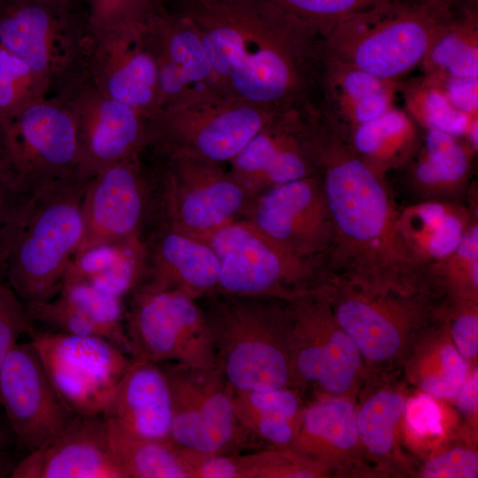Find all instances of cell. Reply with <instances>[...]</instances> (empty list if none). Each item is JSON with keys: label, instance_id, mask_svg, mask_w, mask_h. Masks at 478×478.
<instances>
[{"label": "cell", "instance_id": "ffe728a7", "mask_svg": "<svg viewBox=\"0 0 478 478\" xmlns=\"http://www.w3.org/2000/svg\"><path fill=\"white\" fill-rule=\"evenodd\" d=\"M0 406L16 442L28 452L51 440L71 415L55 393L31 341L17 343L1 366Z\"/></svg>", "mask_w": 478, "mask_h": 478}, {"label": "cell", "instance_id": "52a82bcc", "mask_svg": "<svg viewBox=\"0 0 478 478\" xmlns=\"http://www.w3.org/2000/svg\"><path fill=\"white\" fill-rule=\"evenodd\" d=\"M284 316L294 386L356 402L370 374L319 287L284 301Z\"/></svg>", "mask_w": 478, "mask_h": 478}, {"label": "cell", "instance_id": "cb8c5ba5", "mask_svg": "<svg viewBox=\"0 0 478 478\" xmlns=\"http://www.w3.org/2000/svg\"><path fill=\"white\" fill-rule=\"evenodd\" d=\"M12 478H125L103 415L71 414L58 433L16 464Z\"/></svg>", "mask_w": 478, "mask_h": 478}, {"label": "cell", "instance_id": "f546056e", "mask_svg": "<svg viewBox=\"0 0 478 478\" xmlns=\"http://www.w3.org/2000/svg\"><path fill=\"white\" fill-rule=\"evenodd\" d=\"M400 83L378 78L340 61L326 59L320 103L347 131L394 106Z\"/></svg>", "mask_w": 478, "mask_h": 478}, {"label": "cell", "instance_id": "7c38bea8", "mask_svg": "<svg viewBox=\"0 0 478 478\" xmlns=\"http://www.w3.org/2000/svg\"><path fill=\"white\" fill-rule=\"evenodd\" d=\"M127 297L131 356L158 364L214 368L215 351L198 300L172 290L136 287Z\"/></svg>", "mask_w": 478, "mask_h": 478}, {"label": "cell", "instance_id": "f1b7e54d", "mask_svg": "<svg viewBox=\"0 0 478 478\" xmlns=\"http://www.w3.org/2000/svg\"><path fill=\"white\" fill-rule=\"evenodd\" d=\"M476 219L474 203L420 201L398 210L397 227L412 259L426 275L427 266L453 251Z\"/></svg>", "mask_w": 478, "mask_h": 478}, {"label": "cell", "instance_id": "f6af8a7d", "mask_svg": "<svg viewBox=\"0 0 478 478\" xmlns=\"http://www.w3.org/2000/svg\"><path fill=\"white\" fill-rule=\"evenodd\" d=\"M454 346L469 365L478 354V301L446 297L441 312Z\"/></svg>", "mask_w": 478, "mask_h": 478}, {"label": "cell", "instance_id": "b9f144b4", "mask_svg": "<svg viewBox=\"0 0 478 478\" xmlns=\"http://www.w3.org/2000/svg\"><path fill=\"white\" fill-rule=\"evenodd\" d=\"M443 412L435 397L423 391L408 397L404 413L406 442L419 459L451 434L443 427Z\"/></svg>", "mask_w": 478, "mask_h": 478}, {"label": "cell", "instance_id": "836d02e7", "mask_svg": "<svg viewBox=\"0 0 478 478\" xmlns=\"http://www.w3.org/2000/svg\"><path fill=\"white\" fill-rule=\"evenodd\" d=\"M345 133L359 158L378 175L386 178L389 172L399 170L413 155L422 129L405 110L394 105Z\"/></svg>", "mask_w": 478, "mask_h": 478}, {"label": "cell", "instance_id": "d4e9b609", "mask_svg": "<svg viewBox=\"0 0 478 478\" xmlns=\"http://www.w3.org/2000/svg\"><path fill=\"white\" fill-rule=\"evenodd\" d=\"M290 446L326 466L333 476L379 477L363 451L356 403L350 398L313 397L305 405Z\"/></svg>", "mask_w": 478, "mask_h": 478}, {"label": "cell", "instance_id": "484cf974", "mask_svg": "<svg viewBox=\"0 0 478 478\" xmlns=\"http://www.w3.org/2000/svg\"><path fill=\"white\" fill-rule=\"evenodd\" d=\"M144 244L145 269L137 287L177 291L196 300L217 288L220 261L205 241L159 225L146 235Z\"/></svg>", "mask_w": 478, "mask_h": 478}, {"label": "cell", "instance_id": "11a10c76", "mask_svg": "<svg viewBox=\"0 0 478 478\" xmlns=\"http://www.w3.org/2000/svg\"><path fill=\"white\" fill-rule=\"evenodd\" d=\"M469 2H472V3H474V4H477V0H468Z\"/></svg>", "mask_w": 478, "mask_h": 478}, {"label": "cell", "instance_id": "bcb514c9", "mask_svg": "<svg viewBox=\"0 0 478 478\" xmlns=\"http://www.w3.org/2000/svg\"><path fill=\"white\" fill-rule=\"evenodd\" d=\"M33 329L27 310L7 282H0V369L18 338Z\"/></svg>", "mask_w": 478, "mask_h": 478}, {"label": "cell", "instance_id": "4fadbf2b", "mask_svg": "<svg viewBox=\"0 0 478 478\" xmlns=\"http://www.w3.org/2000/svg\"><path fill=\"white\" fill-rule=\"evenodd\" d=\"M31 343L66 410L75 415H104L131 356L99 336L60 332L30 333Z\"/></svg>", "mask_w": 478, "mask_h": 478}, {"label": "cell", "instance_id": "7bdbcfd3", "mask_svg": "<svg viewBox=\"0 0 478 478\" xmlns=\"http://www.w3.org/2000/svg\"><path fill=\"white\" fill-rule=\"evenodd\" d=\"M166 9L164 0H88L91 32L143 26Z\"/></svg>", "mask_w": 478, "mask_h": 478}, {"label": "cell", "instance_id": "8fae6325", "mask_svg": "<svg viewBox=\"0 0 478 478\" xmlns=\"http://www.w3.org/2000/svg\"><path fill=\"white\" fill-rule=\"evenodd\" d=\"M0 163L29 193L83 172L77 127L68 108L49 95L1 121Z\"/></svg>", "mask_w": 478, "mask_h": 478}, {"label": "cell", "instance_id": "1f68e13d", "mask_svg": "<svg viewBox=\"0 0 478 478\" xmlns=\"http://www.w3.org/2000/svg\"><path fill=\"white\" fill-rule=\"evenodd\" d=\"M469 367L454 346L440 314L413 348L401 374L412 388L436 398L454 400L469 374Z\"/></svg>", "mask_w": 478, "mask_h": 478}, {"label": "cell", "instance_id": "e0dca14e", "mask_svg": "<svg viewBox=\"0 0 478 478\" xmlns=\"http://www.w3.org/2000/svg\"><path fill=\"white\" fill-rule=\"evenodd\" d=\"M71 112L77 127L81 170L93 176L140 154L149 143V120L107 96L85 68L66 78L49 94Z\"/></svg>", "mask_w": 478, "mask_h": 478}, {"label": "cell", "instance_id": "7402d4cb", "mask_svg": "<svg viewBox=\"0 0 478 478\" xmlns=\"http://www.w3.org/2000/svg\"><path fill=\"white\" fill-rule=\"evenodd\" d=\"M144 26L91 32L84 68L100 90L150 120L158 114V81Z\"/></svg>", "mask_w": 478, "mask_h": 478}, {"label": "cell", "instance_id": "3957f363", "mask_svg": "<svg viewBox=\"0 0 478 478\" xmlns=\"http://www.w3.org/2000/svg\"><path fill=\"white\" fill-rule=\"evenodd\" d=\"M91 177L79 172L36 189L5 228L6 281L27 312L61 289L82 238V200Z\"/></svg>", "mask_w": 478, "mask_h": 478}, {"label": "cell", "instance_id": "ee69618b", "mask_svg": "<svg viewBox=\"0 0 478 478\" xmlns=\"http://www.w3.org/2000/svg\"><path fill=\"white\" fill-rule=\"evenodd\" d=\"M326 36L339 22L379 0H269Z\"/></svg>", "mask_w": 478, "mask_h": 478}, {"label": "cell", "instance_id": "ab89813d", "mask_svg": "<svg viewBox=\"0 0 478 478\" xmlns=\"http://www.w3.org/2000/svg\"><path fill=\"white\" fill-rule=\"evenodd\" d=\"M477 440L455 431L418 462L415 477L476 478L478 476Z\"/></svg>", "mask_w": 478, "mask_h": 478}, {"label": "cell", "instance_id": "9c48e42d", "mask_svg": "<svg viewBox=\"0 0 478 478\" xmlns=\"http://www.w3.org/2000/svg\"><path fill=\"white\" fill-rule=\"evenodd\" d=\"M90 41L87 0H0V46L50 93L84 67Z\"/></svg>", "mask_w": 478, "mask_h": 478}, {"label": "cell", "instance_id": "ba28073f", "mask_svg": "<svg viewBox=\"0 0 478 478\" xmlns=\"http://www.w3.org/2000/svg\"><path fill=\"white\" fill-rule=\"evenodd\" d=\"M146 147L155 177L157 227L204 240L242 218L251 197L223 165Z\"/></svg>", "mask_w": 478, "mask_h": 478}, {"label": "cell", "instance_id": "74e56055", "mask_svg": "<svg viewBox=\"0 0 478 478\" xmlns=\"http://www.w3.org/2000/svg\"><path fill=\"white\" fill-rule=\"evenodd\" d=\"M405 112L422 130H435L465 138L478 116L455 109L442 89L423 76L400 83Z\"/></svg>", "mask_w": 478, "mask_h": 478}, {"label": "cell", "instance_id": "83f0119b", "mask_svg": "<svg viewBox=\"0 0 478 478\" xmlns=\"http://www.w3.org/2000/svg\"><path fill=\"white\" fill-rule=\"evenodd\" d=\"M476 154L461 137L422 130L417 150L399 170L414 202H463L472 186Z\"/></svg>", "mask_w": 478, "mask_h": 478}, {"label": "cell", "instance_id": "f5cc1de1", "mask_svg": "<svg viewBox=\"0 0 478 478\" xmlns=\"http://www.w3.org/2000/svg\"><path fill=\"white\" fill-rule=\"evenodd\" d=\"M19 460H14L6 451L0 454V478L12 475V473Z\"/></svg>", "mask_w": 478, "mask_h": 478}, {"label": "cell", "instance_id": "f35d334b", "mask_svg": "<svg viewBox=\"0 0 478 478\" xmlns=\"http://www.w3.org/2000/svg\"><path fill=\"white\" fill-rule=\"evenodd\" d=\"M426 278L446 297L478 301V219L453 251L427 266Z\"/></svg>", "mask_w": 478, "mask_h": 478}, {"label": "cell", "instance_id": "e575fe53", "mask_svg": "<svg viewBox=\"0 0 478 478\" xmlns=\"http://www.w3.org/2000/svg\"><path fill=\"white\" fill-rule=\"evenodd\" d=\"M145 256L143 240L97 246L73 257L63 281H86L124 300L143 279Z\"/></svg>", "mask_w": 478, "mask_h": 478}, {"label": "cell", "instance_id": "681fc988", "mask_svg": "<svg viewBox=\"0 0 478 478\" xmlns=\"http://www.w3.org/2000/svg\"><path fill=\"white\" fill-rule=\"evenodd\" d=\"M31 194L0 164V231L5 230Z\"/></svg>", "mask_w": 478, "mask_h": 478}, {"label": "cell", "instance_id": "5b68a950", "mask_svg": "<svg viewBox=\"0 0 478 478\" xmlns=\"http://www.w3.org/2000/svg\"><path fill=\"white\" fill-rule=\"evenodd\" d=\"M200 300L216 366L233 389L295 387L284 300L223 293Z\"/></svg>", "mask_w": 478, "mask_h": 478}, {"label": "cell", "instance_id": "30bf717a", "mask_svg": "<svg viewBox=\"0 0 478 478\" xmlns=\"http://www.w3.org/2000/svg\"><path fill=\"white\" fill-rule=\"evenodd\" d=\"M217 254L220 272L212 293L290 300L317 289L321 266L304 259L239 218L204 240Z\"/></svg>", "mask_w": 478, "mask_h": 478}, {"label": "cell", "instance_id": "816d5d0a", "mask_svg": "<svg viewBox=\"0 0 478 478\" xmlns=\"http://www.w3.org/2000/svg\"><path fill=\"white\" fill-rule=\"evenodd\" d=\"M16 442L15 437L8 426L0 420V454L6 451V449Z\"/></svg>", "mask_w": 478, "mask_h": 478}, {"label": "cell", "instance_id": "6da1fadb", "mask_svg": "<svg viewBox=\"0 0 478 478\" xmlns=\"http://www.w3.org/2000/svg\"><path fill=\"white\" fill-rule=\"evenodd\" d=\"M197 28L227 98L299 110L319 102L325 36L269 0H171Z\"/></svg>", "mask_w": 478, "mask_h": 478}, {"label": "cell", "instance_id": "c3c4849f", "mask_svg": "<svg viewBox=\"0 0 478 478\" xmlns=\"http://www.w3.org/2000/svg\"><path fill=\"white\" fill-rule=\"evenodd\" d=\"M456 400V409L461 418L458 430L477 440L478 410V368H471L469 374L459 389Z\"/></svg>", "mask_w": 478, "mask_h": 478}, {"label": "cell", "instance_id": "d6a6232c", "mask_svg": "<svg viewBox=\"0 0 478 478\" xmlns=\"http://www.w3.org/2000/svg\"><path fill=\"white\" fill-rule=\"evenodd\" d=\"M193 478H326L333 477L323 465L291 446L263 448L250 453L197 455Z\"/></svg>", "mask_w": 478, "mask_h": 478}, {"label": "cell", "instance_id": "ac0fdd59", "mask_svg": "<svg viewBox=\"0 0 478 478\" xmlns=\"http://www.w3.org/2000/svg\"><path fill=\"white\" fill-rule=\"evenodd\" d=\"M143 34L156 66L158 114L227 98L189 19L166 7L145 24Z\"/></svg>", "mask_w": 478, "mask_h": 478}, {"label": "cell", "instance_id": "44dd1931", "mask_svg": "<svg viewBox=\"0 0 478 478\" xmlns=\"http://www.w3.org/2000/svg\"><path fill=\"white\" fill-rule=\"evenodd\" d=\"M411 389L401 373L370 374L357 397L361 446L379 477H415L418 459L406 442L404 426Z\"/></svg>", "mask_w": 478, "mask_h": 478}, {"label": "cell", "instance_id": "db71d44e", "mask_svg": "<svg viewBox=\"0 0 478 478\" xmlns=\"http://www.w3.org/2000/svg\"><path fill=\"white\" fill-rule=\"evenodd\" d=\"M420 2H430L443 4L450 7H459L463 4L469 2L468 0H413ZM472 3V2H471Z\"/></svg>", "mask_w": 478, "mask_h": 478}, {"label": "cell", "instance_id": "f907efd6", "mask_svg": "<svg viewBox=\"0 0 478 478\" xmlns=\"http://www.w3.org/2000/svg\"><path fill=\"white\" fill-rule=\"evenodd\" d=\"M8 243L4 231H0V282L6 281Z\"/></svg>", "mask_w": 478, "mask_h": 478}, {"label": "cell", "instance_id": "4316f807", "mask_svg": "<svg viewBox=\"0 0 478 478\" xmlns=\"http://www.w3.org/2000/svg\"><path fill=\"white\" fill-rule=\"evenodd\" d=\"M104 417L129 436L150 440L170 439L172 396L162 366L131 356Z\"/></svg>", "mask_w": 478, "mask_h": 478}, {"label": "cell", "instance_id": "9a60e30c", "mask_svg": "<svg viewBox=\"0 0 478 478\" xmlns=\"http://www.w3.org/2000/svg\"><path fill=\"white\" fill-rule=\"evenodd\" d=\"M143 151L89 179L82 200V238L73 256L101 245L144 241L147 227L156 226L154 173Z\"/></svg>", "mask_w": 478, "mask_h": 478}, {"label": "cell", "instance_id": "7dc6e473", "mask_svg": "<svg viewBox=\"0 0 478 478\" xmlns=\"http://www.w3.org/2000/svg\"><path fill=\"white\" fill-rule=\"evenodd\" d=\"M428 79L442 89L455 109L478 116V78Z\"/></svg>", "mask_w": 478, "mask_h": 478}, {"label": "cell", "instance_id": "7a4b0ae2", "mask_svg": "<svg viewBox=\"0 0 478 478\" xmlns=\"http://www.w3.org/2000/svg\"><path fill=\"white\" fill-rule=\"evenodd\" d=\"M301 117L333 225L325 277L380 289H429L398 234L399 209L386 178L359 158L321 103L302 110Z\"/></svg>", "mask_w": 478, "mask_h": 478}, {"label": "cell", "instance_id": "60d3db41", "mask_svg": "<svg viewBox=\"0 0 478 478\" xmlns=\"http://www.w3.org/2000/svg\"><path fill=\"white\" fill-rule=\"evenodd\" d=\"M49 94L50 87L44 81L0 46V122Z\"/></svg>", "mask_w": 478, "mask_h": 478}, {"label": "cell", "instance_id": "d590c367", "mask_svg": "<svg viewBox=\"0 0 478 478\" xmlns=\"http://www.w3.org/2000/svg\"><path fill=\"white\" fill-rule=\"evenodd\" d=\"M477 4H462L437 35L419 67L432 79L478 78Z\"/></svg>", "mask_w": 478, "mask_h": 478}, {"label": "cell", "instance_id": "603a6c76", "mask_svg": "<svg viewBox=\"0 0 478 478\" xmlns=\"http://www.w3.org/2000/svg\"><path fill=\"white\" fill-rule=\"evenodd\" d=\"M227 166L251 199L273 187L317 174L300 109L276 114Z\"/></svg>", "mask_w": 478, "mask_h": 478}, {"label": "cell", "instance_id": "277c9868", "mask_svg": "<svg viewBox=\"0 0 478 478\" xmlns=\"http://www.w3.org/2000/svg\"><path fill=\"white\" fill-rule=\"evenodd\" d=\"M319 290L360 352L370 374H400L439 320L446 296L431 289H380L325 277Z\"/></svg>", "mask_w": 478, "mask_h": 478}, {"label": "cell", "instance_id": "8d00e7d4", "mask_svg": "<svg viewBox=\"0 0 478 478\" xmlns=\"http://www.w3.org/2000/svg\"><path fill=\"white\" fill-rule=\"evenodd\" d=\"M106 424L112 452L125 478H188L181 448L170 439H142Z\"/></svg>", "mask_w": 478, "mask_h": 478}, {"label": "cell", "instance_id": "8992f818", "mask_svg": "<svg viewBox=\"0 0 478 478\" xmlns=\"http://www.w3.org/2000/svg\"><path fill=\"white\" fill-rule=\"evenodd\" d=\"M460 6L379 0L330 30L325 36L326 59L351 65L383 80L399 81L420 66L437 35Z\"/></svg>", "mask_w": 478, "mask_h": 478}, {"label": "cell", "instance_id": "2e32d148", "mask_svg": "<svg viewBox=\"0 0 478 478\" xmlns=\"http://www.w3.org/2000/svg\"><path fill=\"white\" fill-rule=\"evenodd\" d=\"M160 365L171 389L174 444L215 455L233 453L247 441L235 413L233 389L217 367Z\"/></svg>", "mask_w": 478, "mask_h": 478}, {"label": "cell", "instance_id": "5bb4252c", "mask_svg": "<svg viewBox=\"0 0 478 478\" xmlns=\"http://www.w3.org/2000/svg\"><path fill=\"white\" fill-rule=\"evenodd\" d=\"M279 112L235 98L166 111L149 120L147 145L224 166Z\"/></svg>", "mask_w": 478, "mask_h": 478}, {"label": "cell", "instance_id": "4dcf8cb0", "mask_svg": "<svg viewBox=\"0 0 478 478\" xmlns=\"http://www.w3.org/2000/svg\"><path fill=\"white\" fill-rule=\"evenodd\" d=\"M233 404L238 423L247 439L266 448L292 444L306 403L303 390L296 387L262 390L233 389Z\"/></svg>", "mask_w": 478, "mask_h": 478}, {"label": "cell", "instance_id": "d6986e66", "mask_svg": "<svg viewBox=\"0 0 478 478\" xmlns=\"http://www.w3.org/2000/svg\"><path fill=\"white\" fill-rule=\"evenodd\" d=\"M242 218L297 256L322 267L333 225L318 174L268 189L251 199Z\"/></svg>", "mask_w": 478, "mask_h": 478}, {"label": "cell", "instance_id": "9f6ffc18", "mask_svg": "<svg viewBox=\"0 0 478 478\" xmlns=\"http://www.w3.org/2000/svg\"><path fill=\"white\" fill-rule=\"evenodd\" d=\"M88 1V0H87Z\"/></svg>", "mask_w": 478, "mask_h": 478}]
</instances>
